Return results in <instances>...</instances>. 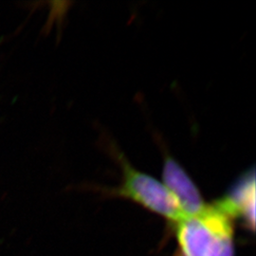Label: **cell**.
Wrapping results in <instances>:
<instances>
[{
    "instance_id": "cell-3",
    "label": "cell",
    "mask_w": 256,
    "mask_h": 256,
    "mask_svg": "<svg viewBox=\"0 0 256 256\" xmlns=\"http://www.w3.org/2000/svg\"><path fill=\"white\" fill-rule=\"evenodd\" d=\"M162 182L178 202L185 216L200 214L208 204L204 202L198 185L182 164L169 154H165L162 165Z\"/></svg>"
},
{
    "instance_id": "cell-1",
    "label": "cell",
    "mask_w": 256,
    "mask_h": 256,
    "mask_svg": "<svg viewBox=\"0 0 256 256\" xmlns=\"http://www.w3.org/2000/svg\"><path fill=\"white\" fill-rule=\"evenodd\" d=\"M234 220L216 204L174 224L180 256H214L227 238L234 236Z\"/></svg>"
},
{
    "instance_id": "cell-4",
    "label": "cell",
    "mask_w": 256,
    "mask_h": 256,
    "mask_svg": "<svg viewBox=\"0 0 256 256\" xmlns=\"http://www.w3.org/2000/svg\"><path fill=\"white\" fill-rule=\"evenodd\" d=\"M214 204L232 220H241L247 228L254 230L256 227L254 168L241 174L225 196Z\"/></svg>"
},
{
    "instance_id": "cell-2",
    "label": "cell",
    "mask_w": 256,
    "mask_h": 256,
    "mask_svg": "<svg viewBox=\"0 0 256 256\" xmlns=\"http://www.w3.org/2000/svg\"><path fill=\"white\" fill-rule=\"evenodd\" d=\"M122 168V182L110 194L136 202L176 224L185 218L174 196L162 182L136 169L118 150H113Z\"/></svg>"
}]
</instances>
